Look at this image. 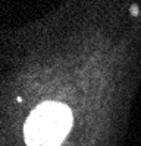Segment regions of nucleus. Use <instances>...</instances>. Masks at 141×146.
I'll list each match as a JSON object with an SVG mask.
<instances>
[{
	"label": "nucleus",
	"instance_id": "1",
	"mask_svg": "<svg viewBox=\"0 0 141 146\" xmlns=\"http://www.w3.org/2000/svg\"><path fill=\"white\" fill-rule=\"evenodd\" d=\"M72 126L70 110L59 102H46L31 113L25 123L28 146H59Z\"/></svg>",
	"mask_w": 141,
	"mask_h": 146
}]
</instances>
